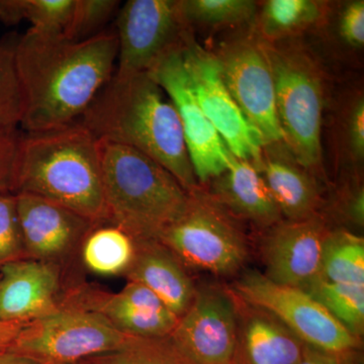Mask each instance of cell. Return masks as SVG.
I'll list each match as a JSON object with an SVG mask.
<instances>
[{"mask_svg": "<svg viewBox=\"0 0 364 364\" xmlns=\"http://www.w3.org/2000/svg\"><path fill=\"white\" fill-rule=\"evenodd\" d=\"M116 31L81 41L28 30L14 52L25 133L62 128L82 117L114 73Z\"/></svg>", "mask_w": 364, "mask_h": 364, "instance_id": "1", "label": "cell"}, {"mask_svg": "<svg viewBox=\"0 0 364 364\" xmlns=\"http://www.w3.org/2000/svg\"><path fill=\"white\" fill-rule=\"evenodd\" d=\"M79 122L97 139L128 146L168 170L182 188H200L173 104L148 72L117 75Z\"/></svg>", "mask_w": 364, "mask_h": 364, "instance_id": "2", "label": "cell"}, {"mask_svg": "<svg viewBox=\"0 0 364 364\" xmlns=\"http://www.w3.org/2000/svg\"><path fill=\"white\" fill-rule=\"evenodd\" d=\"M14 193H30L107 224L100 140L80 122L21 135Z\"/></svg>", "mask_w": 364, "mask_h": 364, "instance_id": "3", "label": "cell"}, {"mask_svg": "<svg viewBox=\"0 0 364 364\" xmlns=\"http://www.w3.org/2000/svg\"><path fill=\"white\" fill-rule=\"evenodd\" d=\"M98 140L107 224L121 228L135 242L157 241L186 212L189 193L140 151Z\"/></svg>", "mask_w": 364, "mask_h": 364, "instance_id": "4", "label": "cell"}, {"mask_svg": "<svg viewBox=\"0 0 364 364\" xmlns=\"http://www.w3.org/2000/svg\"><path fill=\"white\" fill-rule=\"evenodd\" d=\"M265 44L284 146L301 166L316 171L323 160L321 136L327 85L324 68L301 38Z\"/></svg>", "mask_w": 364, "mask_h": 364, "instance_id": "5", "label": "cell"}, {"mask_svg": "<svg viewBox=\"0 0 364 364\" xmlns=\"http://www.w3.org/2000/svg\"><path fill=\"white\" fill-rule=\"evenodd\" d=\"M157 241L186 268L222 277L238 272L249 256L245 235L202 186L189 193L186 212L162 232Z\"/></svg>", "mask_w": 364, "mask_h": 364, "instance_id": "6", "label": "cell"}, {"mask_svg": "<svg viewBox=\"0 0 364 364\" xmlns=\"http://www.w3.org/2000/svg\"><path fill=\"white\" fill-rule=\"evenodd\" d=\"M210 53L230 95L267 146L284 144L264 41L249 26L228 33Z\"/></svg>", "mask_w": 364, "mask_h": 364, "instance_id": "7", "label": "cell"}, {"mask_svg": "<svg viewBox=\"0 0 364 364\" xmlns=\"http://www.w3.org/2000/svg\"><path fill=\"white\" fill-rule=\"evenodd\" d=\"M133 338L98 314L61 306L53 315L26 323L9 352L39 364H77L117 350Z\"/></svg>", "mask_w": 364, "mask_h": 364, "instance_id": "8", "label": "cell"}, {"mask_svg": "<svg viewBox=\"0 0 364 364\" xmlns=\"http://www.w3.org/2000/svg\"><path fill=\"white\" fill-rule=\"evenodd\" d=\"M232 291L249 305L279 318L308 346L335 353L360 350V339L303 289L275 284L263 273L250 270L235 282Z\"/></svg>", "mask_w": 364, "mask_h": 364, "instance_id": "9", "label": "cell"}, {"mask_svg": "<svg viewBox=\"0 0 364 364\" xmlns=\"http://www.w3.org/2000/svg\"><path fill=\"white\" fill-rule=\"evenodd\" d=\"M114 31L119 44L117 75L149 72L193 38L181 0H130L117 11Z\"/></svg>", "mask_w": 364, "mask_h": 364, "instance_id": "10", "label": "cell"}, {"mask_svg": "<svg viewBox=\"0 0 364 364\" xmlns=\"http://www.w3.org/2000/svg\"><path fill=\"white\" fill-rule=\"evenodd\" d=\"M238 324V298L232 289L203 284L168 339L188 364H233Z\"/></svg>", "mask_w": 364, "mask_h": 364, "instance_id": "11", "label": "cell"}, {"mask_svg": "<svg viewBox=\"0 0 364 364\" xmlns=\"http://www.w3.org/2000/svg\"><path fill=\"white\" fill-rule=\"evenodd\" d=\"M182 56L191 87L203 114L232 155L250 161L258 168L267 144L228 91L214 55L196 44L191 38L184 46Z\"/></svg>", "mask_w": 364, "mask_h": 364, "instance_id": "12", "label": "cell"}, {"mask_svg": "<svg viewBox=\"0 0 364 364\" xmlns=\"http://www.w3.org/2000/svg\"><path fill=\"white\" fill-rule=\"evenodd\" d=\"M183 48L163 57L148 73L176 107L189 159L202 186L226 171L233 155L196 100L182 56Z\"/></svg>", "mask_w": 364, "mask_h": 364, "instance_id": "13", "label": "cell"}, {"mask_svg": "<svg viewBox=\"0 0 364 364\" xmlns=\"http://www.w3.org/2000/svg\"><path fill=\"white\" fill-rule=\"evenodd\" d=\"M61 306L98 314L135 338H166L179 320L150 289L134 282L117 293L83 282L72 284L62 294Z\"/></svg>", "mask_w": 364, "mask_h": 364, "instance_id": "14", "label": "cell"}, {"mask_svg": "<svg viewBox=\"0 0 364 364\" xmlns=\"http://www.w3.org/2000/svg\"><path fill=\"white\" fill-rule=\"evenodd\" d=\"M330 230L320 214L269 228L262 244L263 274L275 284L306 291L321 279L323 245Z\"/></svg>", "mask_w": 364, "mask_h": 364, "instance_id": "15", "label": "cell"}, {"mask_svg": "<svg viewBox=\"0 0 364 364\" xmlns=\"http://www.w3.org/2000/svg\"><path fill=\"white\" fill-rule=\"evenodd\" d=\"M18 218L26 258L61 267L81 247L85 237L97 225L58 203L16 193Z\"/></svg>", "mask_w": 364, "mask_h": 364, "instance_id": "16", "label": "cell"}, {"mask_svg": "<svg viewBox=\"0 0 364 364\" xmlns=\"http://www.w3.org/2000/svg\"><path fill=\"white\" fill-rule=\"evenodd\" d=\"M61 275L58 265L30 258L0 268V322H31L58 312Z\"/></svg>", "mask_w": 364, "mask_h": 364, "instance_id": "17", "label": "cell"}, {"mask_svg": "<svg viewBox=\"0 0 364 364\" xmlns=\"http://www.w3.org/2000/svg\"><path fill=\"white\" fill-rule=\"evenodd\" d=\"M208 196L228 214L269 229L282 221L279 207L259 170L233 156L226 171L210 181Z\"/></svg>", "mask_w": 364, "mask_h": 364, "instance_id": "18", "label": "cell"}, {"mask_svg": "<svg viewBox=\"0 0 364 364\" xmlns=\"http://www.w3.org/2000/svg\"><path fill=\"white\" fill-rule=\"evenodd\" d=\"M238 308V337L233 364L299 363L306 344L279 318L239 298Z\"/></svg>", "mask_w": 364, "mask_h": 364, "instance_id": "19", "label": "cell"}, {"mask_svg": "<svg viewBox=\"0 0 364 364\" xmlns=\"http://www.w3.org/2000/svg\"><path fill=\"white\" fill-rule=\"evenodd\" d=\"M124 277L147 287L178 318L195 298L196 287L188 268L158 241L136 242L135 258Z\"/></svg>", "mask_w": 364, "mask_h": 364, "instance_id": "20", "label": "cell"}, {"mask_svg": "<svg viewBox=\"0 0 364 364\" xmlns=\"http://www.w3.org/2000/svg\"><path fill=\"white\" fill-rule=\"evenodd\" d=\"M284 144L265 146L258 170L267 182L282 218L287 221H301L320 214L321 196L317 181L299 164Z\"/></svg>", "mask_w": 364, "mask_h": 364, "instance_id": "21", "label": "cell"}, {"mask_svg": "<svg viewBox=\"0 0 364 364\" xmlns=\"http://www.w3.org/2000/svg\"><path fill=\"white\" fill-rule=\"evenodd\" d=\"M331 6L318 0H267L258 2L252 28L265 43L298 39L327 23Z\"/></svg>", "mask_w": 364, "mask_h": 364, "instance_id": "22", "label": "cell"}, {"mask_svg": "<svg viewBox=\"0 0 364 364\" xmlns=\"http://www.w3.org/2000/svg\"><path fill=\"white\" fill-rule=\"evenodd\" d=\"M86 269L100 277L126 274L136 254V242L121 228L112 224L93 227L80 247Z\"/></svg>", "mask_w": 364, "mask_h": 364, "instance_id": "23", "label": "cell"}, {"mask_svg": "<svg viewBox=\"0 0 364 364\" xmlns=\"http://www.w3.org/2000/svg\"><path fill=\"white\" fill-rule=\"evenodd\" d=\"M321 279L364 284V240L346 229L330 230L323 245Z\"/></svg>", "mask_w": 364, "mask_h": 364, "instance_id": "24", "label": "cell"}, {"mask_svg": "<svg viewBox=\"0 0 364 364\" xmlns=\"http://www.w3.org/2000/svg\"><path fill=\"white\" fill-rule=\"evenodd\" d=\"M182 14L191 31H236L252 25L258 2L253 0H181Z\"/></svg>", "mask_w": 364, "mask_h": 364, "instance_id": "25", "label": "cell"}, {"mask_svg": "<svg viewBox=\"0 0 364 364\" xmlns=\"http://www.w3.org/2000/svg\"><path fill=\"white\" fill-rule=\"evenodd\" d=\"M76 0H0V21L7 26L30 21L31 30L63 33L70 23Z\"/></svg>", "mask_w": 364, "mask_h": 364, "instance_id": "26", "label": "cell"}, {"mask_svg": "<svg viewBox=\"0 0 364 364\" xmlns=\"http://www.w3.org/2000/svg\"><path fill=\"white\" fill-rule=\"evenodd\" d=\"M305 291L317 299L347 331L361 339L364 332V284L318 279Z\"/></svg>", "mask_w": 364, "mask_h": 364, "instance_id": "27", "label": "cell"}, {"mask_svg": "<svg viewBox=\"0 0 364 364\" xmlns=\"http://www.w3.org/2000/svg\"><path fill=\"white\" fill-rule=\"evenodd\" d=\"M77 364H188L166 338H133L117 350L92 356Z\"/></svg>", "mask_w": 364, "mask_h": 364, "instance_id": "28", "label": "cell"}, {"mask_svg": "<svg viewBox=\"0 0 364 364\" xmlns=\"http://www.w3.org/2000/svg\"><path fill=\"white\" fill-rule=\"evenodd\" d=\"M18 37L0 40V131L16 130L21 119V95L14 52Z\"/></svg>", "mask_w": 364, "mask_h": 364, "instance_id": "29", "label": "cell"}, {"mask_svg": "<svg viewBox=\"0 0 364 364\" xmlns=\"http://www.w3.org/2000/svg\"><path fill=\"white\" fill-rule=\"evenodd\" d=\"M337 140L342 159L359 166L364 158V98L363 91L345 100L337 121Z\"/></svg>", "mask_w": 364, "mask_h": 364, "instance_id": "30", "label": "cell"}, {"mask_svg": "<svg viewBox=\"0 0 364 364\" xmlns=\"http://www.w3.org/2000/svg\"><path fill=\"white\" fill-rule=\"evenodd\" d=\"M119 4L114 0H76L64 36L70 40L81 41L102 32L100 28L116 14Z\"/></svg>", "mask_w": 364, "mask_h": 364, "instance_id": "31", "label": "cell"}, {"mask_svg": "<svg viewBox=\"0 0 364 364\" xmlns=\"http://www.w3.org/2000/svg\"><path fill=\"white\" fill-rule=\"evenodd\" d=\"M26 259L25 243L16 196L14 193H0V268L14 261Z\"/></svg>", "mask_w": 364, "mask_h": 364, "instance_id": "32", "label": "cell"}, {"mask_svg": "<svg viewBox=\"0 0 364 364\" xmlns=\"http://www.w3.org/2000/svg\"><path fill=\"white\" fill-rule=\"evenodd\" d=\"M336 33L342 44L349 49H363L364 46V1L344 2L337 11Z\"/></svg>", "mask_w": 364, "mask_h": 364, "instance_id": "33", "label": "cell"}, {"mask_svg": "<svg viewBox=\"0 0 364 364\" xmlns=\"http://www.w3.org/2000/svg\"><path fill=\"white\" fill-rule=\"evenodd\" d=\"M20 136L18 130L0 131V193H14V167Z\"/></svg>", "mask_w": 364, "mask_h": 364, "instance_id": "34", "label": "cell"}, {"mask_svg": "<svg viewBox=\"0 0 364 364\" xmlns=\"http://www.w3.org/2000/svg\"><path fill=\"white\" fill-rule=\"evenodd\" d=\"M339 214L352 226L363 229L364 225V189L363 184L348 186L342 193L338 205Z\"/></svg>", "mask_w": 364, "mask_h": 364, "instance_id": "35", "label": "cell"}, {"mask_svg": "<svg viewBox=\"0 0 364 364\" xmlns=\"http://www.w3.org/2000/svg\"><path fill=\"white\" fill-rule=\"evenodd\" d=\"M298 364H363V356L360 355V350L335 353L306 345L305 351Z\"/></svg>", "mask_w": 364, "mask_h": 364, "instance_id": "36", "label": "cell"}, {"mask_svg": "<svg viewBox=\"0 0 364 364\" xmlns=\"http://www.w3.org/2000/svg\"><path fill=\"white\" fill-rule=\"evenodd\" d=\"M26 323L28 322H0V353L9 351Z\"/></svg>", "mask_w": 364, "mask_h": 364, "instance_id": "37", "label": "cell"}, {"mask_svg": "<svg viewBox=\"0 0 364 364\" xmlns=\"http://www.w3.org/2000/svg\"><path fill=\"white\" fill-rule=\"evenodd\" d=\"M0 364H39L33 363L30 359L23 358V356L16 355L11 352H2L0 353Z\"/></svg>", "mask_w": 364, "mask_h": 364, "instance_id": "38", "label": "cell"}]
</instances>
